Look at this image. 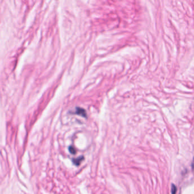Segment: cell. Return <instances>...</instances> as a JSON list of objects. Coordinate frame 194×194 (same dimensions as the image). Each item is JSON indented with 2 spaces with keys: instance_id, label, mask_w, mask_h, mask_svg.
<instances>
[{
  "instance_id": "obj_5",
  "label": "cell",
  "mask_w": 194,
  "mask_h": 194,
  "mask_svg": "<svg viewBox=\"0 0 194 194\" xmlns=\"http://www.w3.org/2000/svg\"><path fill=\"white\" fill-rule=\"evenodd\" d=\"M191 166H192V169L194 170V158H193V160H192V165H191Z\"/></svg>"
},
{
  "instance_id": "obj_2",
  "label": "cell",
  "mask_w": 194,
  "mask_h": 194,
  "mask_svg": "<svg viewBox=\"0 0 194 194\" xmlns=\"http://www.w3.org/2000/svg\"><path fill=\"white\" fill-rule=\"evenodd\" d=\"M84 159V157H78V158H75V159H73V162L74 163V164H75V165H77V166H78L80 163L82 161H83V160Z\"/></svg>"
},
{
  "instance_id": "obj_1",
  "label": "cell",
  "mask_w": 194,
  "mask_h": 194,
  "mask_svg": "<svg viewBox=\"0 0 194 194\" xmlns=\"http://www.w3.org/2000/svg\"><path fill=\"white\" fill-rule=\"evenodd\" d=\"M75 114L78 115H81L84 117H86V113L84 109L80 107H77L75 110Z\"/></svg>"
},
{
  "instance_id": "obj_4",
  "label": "cell",
  "mask_w": 194,
  "mask_h": 194,
  "mask_svg": "<svg viewBox=\"0 0 194 194\" xmlns=\"http://www.w3.org/2000/svg\"><path fill=\"white\" fill-rule=\"evenodd\" d=\"M69 150L70 153H71L72 154H75L76 153V151H75V148H73V146H70L69 148Z\"/></svg>"
},
{
  "instance_id": "obj_3",
  "label": "cell",
  "mask_w": 194,
  "mask_h": 194,
  "mask_svg": "<svg viewBox=\"0 0 194 194\" xmlns=\"http://www.w3.org/2000/svg\"><path fill=\"white\" fill-rule=\"evenodd\" d=\"M177 188L175 184H171V194H176L177 193Z\"/></svg>"
}]
</instances>
